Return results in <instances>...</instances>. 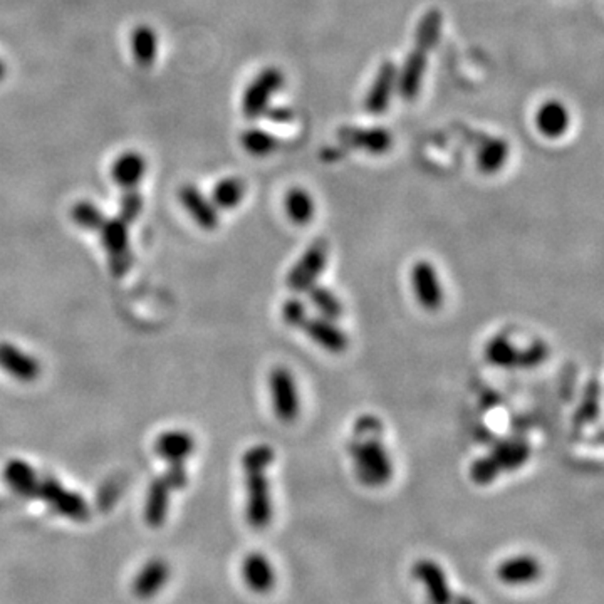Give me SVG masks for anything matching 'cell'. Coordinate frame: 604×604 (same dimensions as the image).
<instances>
[{
	"label": "cell",
	"instance_id": "6da1fadb",
	"mask_svg": "<svg viewBox=\"0 0 604 604\" xmlns=\"http://www.w3.org/2000/svg\"><path fill=\"white\" fill-rule=\"evenodd\" d=\"M349 455L357 481L366 487H383L393 477V460L383 442V423L374 415H361L355 421Z\"/></svg>",
	"mask_w": 604,
	"mask_h": 604
},
{
	"label": "cell",
	"instance_id": "7a4b0ae2",
	"mask_svg": "<svg viewBox=\"0 0 604 604\" xmlns=\"http://www.w3.org/2000/svg\"><path fill=\"white\" fill-rule=\"evenodd\" d=\"M276 451L271 445L259 443L246 450L242 455V468L246 474V517L248 526L263 530L271 526L274 517V500L267 468L274 464Z\"/></svg>",
	"mask_w": 604,
	"mask_h": 604
},
{
	"label": "cell",
	"instance_id": "3957f363",
	"mask_svg": "<svg viewBox=\"0 0 604 604\" xmlns=\"http://www.w3.org/2000/svg\"><path fill=\"white\" fill-rule=\"evenodd\" d=\"M442 27H443V16L438 9H428L420 19L417 31H415L413 47L408 52L406 61L403 62V67L398 69L396 93L408 103L419 98L425 73H427V66H428V58L440 41Z\"/></svg>",
	"mask_w": 604,
	"mask_h": 604
},
{
	"label": "cell",
	"instance_id": "277c9868",
	"mask_svg": "<svg viewBox=\"0 0 604 604\" xmlns=\"http://www.w3.org/2000/svg\"><path fill=\"white\" fill-rule=\"evenodd\" d=\"M329 259V244L325 239H316L299 261L291 267L286 282L294 294H306L325 272Z\"/></svg>",
	"mask_w": 604,
	"mask_h": 604
},
{
	"label": "cell",
	"instance_id": "5b68a950",
	"mask_svg": "<svg viewBox=\"0 0 604 604\" xmlns=\"http://www.w3.org/2000/svg\"><path fill=\"white\" fill-rule=\"evenodd\" d=\"M284 73L276 66L263 69L248 84L242 98V113L247 120H257L267 114L271 101L284 88Z\"/></svg>",
	"mask_w": 604,
	"mask_h": 604
},
{
	"label": "cell",
	"instance_id": "8992f818",
	"mask_svg": "<svg viewBox=\"0 0 604 604\" xmlns=\"http://www.w3.org/2000/svg\"><path fill=\"white\" fill-rule=\"evenodd\" d=\"M269 391L272 410L280 423H294L301 413V395L294 374L286 366H276L269 373Z\"/></svg>",
	"mask_w": 604,
	"mask_h": 604
},
{
	"label": "cell",
	"instance_id": "52a82bcc",
	"mask_svg": "<svg viewBox=\"0 0 604 604\" xmlns=\"http://www.w3.org/2000/svg\"><path fill=\"white\" fill-rule=\"evenodd\" d=\"M35 498H41L54 512L71 521H86L90 517V506L78 492L66 489L56 477H41Z\"/></svg>",
	"mask_w": 604,
	"mask_h": 604
},
{
	"label": "cell",
	"instance_id": "ba28073f",
	"mask_svg": "<svg viewBox=\"0 0 604 604\" xmlns=\"http://www.w3.org/2000/svg\"><path fill=\"white\" fill-rule=\"evenodd\" d=\"M98 233L101 239V246L108 255L109 269L113 276L123 278L133 263L128 224L120 217L106 218Z\"/></svg>",
	"mask_w": 604,
	"mask_h": 604
},
{
	"label": "cell",
	"instance_id": "9c48e42d",
	"mask_svg": "<svg viewBox=\"0 0 604 604\" xmlns=\"http://www.w3.org/2000/svg\"><path fill=\"white\" fill-rule=\"evenodd\" d=\"M410 284L423 310L435 312L442 308L445 295L434 263L425 259L413 263L410 271Z\"/></svg>",
	"mask_w": 604,
	"mask_h": 604
},
{
	"label": "cell",
	"instance_id": "30bf717a",
	"mask_svg": "<svg viewBox=\"0 0 604 604\" xmlns=\"http://www.w3.org/2000/svg\"><path fill=\"white\" fill-rule=\"evenodd\" d=\"M297 329H301L310 341L316 342L331 355H342L349 348L348 334L336 325V321L326 319L323 316L306 314Z\"/></svg>",
	"mask_w": 604,
	"mask_h": 604
},
{
	"label": "cell",
	"instance_id": "8fae6325",
	"mask_svg": "<svg viewBox=\"0 0 604 604\" xmlns=\"http://www.w3.org/2000/svg\"><path fill=\"white\" fill-rule=\"evenodd\" d=\"M412 576L423 586L430 603L453 604L457 594H453L447 573L436 561L430 558L415 561L412 566Z\"/></svg>",
	"mask_w": 604,
	"mask_h": 604
},
{
	"label": "cell",
	"instance_id": "7c38bea8",
	"mask_svg": "<svg viewBox=\"0 0 604 604\" xmlns=\"http://www.w3.org/2000/svg\"><path fill=\"white\" fill-rule=\"evenodd\" d=\"M396 90H398V66L393 61L381 62L365 98V109L373 116L385 114Z\"/></svg>",
	"mask_w": 604,
	"mask_h": 604
},
{
	"label": "cell",
	"instance_id": "4fadbf2b",
	"mask_svg": "<svg viewBox=\"0 0 604 604\" xmlns=\"http://www.w3.org/2000/svg\"><path fill=\"white\" fill-rule=\"evenodd\" d=\"M497 579L512 588L530 586L543 576L541 561L532 554H517L498 562L496 569Z\"/></svg>",
	"mask_w": 604,
	"mask_h": 604
},
{
	"label": "cell",
	"instance_id": "5bb4252c",
	"mask_svg": "<svg viewBox=\"0 0 604 604\" xmlns=\"http://www.w3.org/2000/svg\"><path fill=\"white\" fill-rule=\"evenodd\" d=\"M338 140L342 146L355 148L372 155H385L393 145V135L381 128H359V126H344L338 131Z\"/></svg>",
	"mask_w": 604,
	"mask_h": 604
},
{
	"label": "cell",
	"instance_id": "9a60e30c",
	"mask_svg": "<svg viewBox=\"0 0 604 604\" xmlns=\"http://www.w3.org/2000/svg\"><path fill=\"white\" fill-rule=\"evenodd\" d=\"M0 370L20 383H34L41 376V363L12 342H0Z\"/></svg>",
	"mask_w": 604,
	"mask_h": 604
},
{
	"label": "cell",
	"instance_id": "2e32d148",
	"mask_svg": "<svg viewBox=\"0 0 604 604\" xmlns=\"http://www.w3.org/2000/svg\"><path fill=\"white\" fill-rule=\"evenodd\" d=\"M180 201L188 216L195 220V224L203 231H216L218 227L217 207L208 197H205L195 185H184L178 192Z\"/></svg>",
	"mask_w": 604,
	"mask_h": 604
},
{
	"label": "cell",
	"instance_id": "e0dca14e",
	"mask_svg": "<svg viewBox=\"0 0 604 604\" xmlns=\"http://www.w3.org/2000/svg\"><path fill=\"white\" fill-rule=\"evenodd\" d=\"M536 128L544 138L559 140L571 128V113L559 99H547L536 113Z\"/></svg>",
	"mask_w": 604,
	"mask_h": 604
},
{
	"label": "cell",
	"instance_id": "ac0fdd59",
	"mask_svg": "<svg viewBox=\"0 0 604 604\" xmlns=\"http://www.w3.org/2000/svg\"><path fill=\"white\" fill-rule=\"evenodd\" d=\"M242 576L247 588L255 594L271 592L278 583L276 569L271 559L263 553H250L246 556L242 564Z\"/></svg>",
	"mask_w": 604,
	"mask_h": 604
},
{
	"label": "cell",
	"instance_id": "d6986e66",
	"mask_svg": "<svg viewBox=\"0 0 604 604\" xmlns=\"http://www.w3.org/2000/svg\"><path fill=\"white\" fill-rule=\"evenodd\" d=\"M195 451V438L185 430H169L158 435L155 440V453L158 459L167 464H185Z\"/></svg>",
	"mask_w": 604,
	"mask_h": 604
},
{
	"label": "cell",
	"instance_id": "ffe728a7",
	"mask_svg": "<svg viewBox=\"0 0 604 604\" xmlns=\"http://www.w3.org/2000/svg\"><path fill=\"white\" fill-rule=\"evenodd\" d=\"M171 489L165 479L160 475L150 483L146 500H145V521L153 529L163 526L170 509Z\"/></svg>",
	"mask_w": 604,
	"mask_h": 604
},
{
	"label": "cell",
	"instance_id": "44dd1931",
	"mask_svg": "<svg viewBox=\"0 0 604 604\" xmlns=\"http://www.w3.org/2000/svg\"><path fill=\"white\" fill-rule=\"evenodd\" d=\"M4 479L17 496L35 498L39 475L31 464L22 459H12L4 467Z\"/></svg>",
	"mask_w": 604,
	"mask_h": 604
},
{
	"label": "cell",
	"instance_id": "7402d4cb",
	"mask_svg": "<svg viewBox=\"0 0 604 604\" xmlns=\"http://www.w3.org/2000/svg\"><path fill=\"white\" fill-rule=\"evenodd\" d=\"M169 577H170L169 564L161 559H153L146 562L145 568L137 576L133 583V592L141 600L153 598L160 592V589L167 584Z\"/></svg>",
	"mask_w": 604,
	"mask_h": 604
},
{
	"label": "cell",
	"instance_id": "603a6c76",
	"mask_svg": "<svg viewBox=\"0 0 604 604\" xmlns=\"http://www.w3.org/2000/svg\"><path fill=\"white\" fill-rule=\"evenodd\" d=\"M146 173V160L137 152H126L118 156L111 167V176L114 184L123 190L138 188Z\"/></svg>",
	"mask_w": 604,
	"mask_h": 604
},
{
	"label": "cell",
	"instance_id": "cb8c5ba5",
	"mask_svg": "<svg viewBox=\"0 0 604 604\" xmlns=\"http://www.w3.org/2000/svg\"><path fill=\"white\" fill-rule=\"evenodd\" d=\"M502 472H515L529 462L530 445L524 438H509L498 442L490 451Z\"/></svg>",
	"mask_w": 604,
	"mask_h": 604
},
{
	"label": "cell",
	"instance_id": "d4e9b609",
	"mask_svg": "<svg viewBox=\"0 0 604 604\" xmlns=\"http://www.w3.org/2000/svg\"><path fill=\"white\" fill-rule=\"evenodd\" d=\"M284 208L289 220L299 225L304 227L312 222V218L316 216V201L314 197L310 195V192L297 186V188H291L286 193L284 199Z\"/></svg>",
	"mask_w": 604,
	"mask_h": 604
},
{
	"label": "cell",
	"instance_id": "484cf974",
	"mask_svg": "<svg viewBox=\"0 0 604 604\" xmlns=\"http://www.w3.org/2000/svg\"><path fill=\"white\" fill-rule=\"evenodd\" d=\"M129 43H131L133 59L137 61V64L143 69L152 67L153 62L156 61V56H158L156 32L150 26L141 24L131 32Z\"/></svg>",
	"mask_w": 604,
	"mask_h": 604
},
{
	"label": "cell",
	"instance_id": "4316f807",
	"mask_svg": "<svg viewBox=\"0 0 604 604\" xmlns=\"http://www.w3.org/2000/svg\"><path fill=\"white\" fill-rule=\"evenodd\" d=\"M511 155V146L504 138H489L479 148L477 167L485 175L502 170Z\"/></svg>",
	"mask_w": 604,
	"mask_h": 604
},
{
	"label": "cell",
	"instance_id": "83f0119b",
	"mask_svg": "<svg viewBox=\"0 0 604 604\" xmlns=\"http://www.w3.org/2000/svg\"><path fill=\"white\" fill-rule=\"evenodd\" d=\"M519 353L517 348L506 334H497L485 346V357L490 365L497 368H519Z\"/></svg>",
	"mask_w": 604,
	"mask_h": 604
},
{
	"label": "cell",
	"instance_id": "f1b7e54d",
	"mask_svg": "<svg viewBox=\"0 0 604 604\" xmlns=\"http://www.w3.org/2000/svg\"><path fill=\"white\" fill-rule=\"evenodd\" d=\"M246 192L247 188L244 180L237 176H229L220 180L217 185L214 186L210 200L214 201L217 210H233L242 203Z\"/></svg>",
	"mask_w": 604,
	"mask_h": 604
},
{
	"label": "cell",
	"instance_id": "f546056e",
	"mask_svg": "<svg viewBox=\"0 0 604 604\" xmlns=\"http://www.w3.org/2000/svg\"><path fill=\"white\" fill-rule=\"evenodd\" d=\"M306 294L310 297V304L326 319L338 321L342 314H344V306H342L341 299L338 297L336 293H333L329 287L314 284Z\"/></svg>",
	"mask_w": 604,
	"mask_h": 604
},
{
	"label": "cell",
	"instance_id": "4dcf8cb0",
	"mask_svg": "<svg viewBox=\"0 0 604 604\" xmlns=\"http://www.w3.org/2000/svg\"><path fill=\"white\" fill-rule=\"evenodd\" d=\"M240 145L248 155L263 158L272 155L279 148V140L263 128H248L240 135Z\"/></svg>",
	"mask_w": 604,
	"mask_h": 604
},
{
	"label": "cell",
	"instance_id": "1f68e13d",
	"mask_svg": "<svg viewBox=\"0 0 604 604\" xmlns=\"http://www.w3.org/2000/svg\"><path fill=\"white\" fill-rule=\"evenodd\" d=\"M600 398H601V388L596 380H591L588 387L584 389L583 400L579 403L576 413H574V428L581 430L586 427L600 413Z\"/></svg>",
	"mask_w": 604,
	"mask_h": 604
},
{
	"label": "cell",
	"instance_id": "d6a6232c",
	"mask_svg": "<svg viewBox=\"0 0 604 604\" xmlns=\"http://www.w3.org/2000/svg\"><path fill=\"white\" fill-rule=\"evenodd\" d=\"M71 218L79 229L88 232H98L108 217L98 205H94L93 201L81 200L71 208Z\"/></svg>",
	"mask_w": 604,
	"mask_h": 604
},
{
	"label": "cell",
	"instance_id": "836d02e7",
	"mask_svg": "<svg viewBox=\"0 0 604 604\" xmlns=\"http://www.w3.org/2000/svg\"><path fill=\"white\" fill-rule=\"evenodd\" d=\"M500 474L502 470L490 453L477 459L470 467V479L477 485H490Z\"/></svg>",
	"mask_w": 604,
	"mask_h": 604
},
{
	"label": "cell",
	"instance_id": "e575fe53",
	"mask_svg": "<svg viewBox=\"0 0 604 604\" xmlns=\"http://www.w3.org/2000/svg\"><path fill=\"white\" fill-rule=\"evenodd\" d=\"M141 210H143V197H141L138 188L124 190L122 200H120L118 217L129 225V224L138 220V217L141 216Z\"/></svg>",
	"mask_w": 604,
	"mask_h": 604
},
{
	"label": "cell",
	"instance_id": "d590c367",
	"mask_svg": "<svg viewBox=\"0 0 604 604\" xmlns=\"http://www.w3.org/2000/svg\"><path fill=\"white\" fill-rule=\"evenodd\" d=\"M549 357V348L545 342L537 340L527 344L526 348L521 349L519 353V368L532 370L541 366L544 361Z\"/></svg>",
	"mask_w": 604,
	"mask_h": 604
},
{
	"label": "cell",
	"instance_id": "8d00e7d4",
	"mask_svg": "<svg viewBox=\"0 0 604 604\" xmlns=\"http://www.w3.org/2000/svg\"><path fill=\"white\" fill-rule=\"evenodd\" d=\"M280 314H282V319H284L286 325L297 327L299 323L304 319V316L308 314V310H306V306H304L302 301H299L297 297H293V299H287L284 302Z\"/></svg>",
	"mask_w": 604,
	"mask_h": 604
},
{
	"label": "cell",
	"instance_id": "74e56055",
	"mask_svg": "<svg viewBox=\"0 0 604 604\" xmlns=\"http://www.w3.org/2000/svg\"><path fill=\"white\" fill-rule=\"evenodd\" d=\"M161 477L169 483L171 490L185 489L186 483H188V472H186L185 464H182V462L169 464Z\"/></svg>",
	"mask_w": 604,
	"mask_h": 604
},
{
	"label": "cell",
	"instance_id": "f35d334b",
	"mask_svg": "<svg viewBox=\"0 0 604 604\" xmlns=\"http://www.w3.org/2000/svg\"><path fill=\"white\" fill-rule=\"evenodd\" d=\"M453 604H477V601L467 594H457L455 600H453Z\"/></svg>",
	"mask_w": 604,
	"mask_h": 604
},
{
	"label": "cell",
	"instance_id": "ab89813d",
	"mask_svg": "<svg viewBox=\"0 0 604 604\" xmlns=\"http://www.w3.org/2000/svg\"><path fill=\"white\" fill-rule=\"evenodd\" d=\"M5 75H7V67H5V64H4V61L0 59V81L5 78Z\"/></svg>",
	"mask_w": 604,
	"mask_h": 604
}]
</instances>
